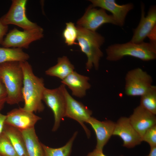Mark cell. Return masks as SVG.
<instances>
[{"mask_svg":"<svg viewBox=\"0 0 156 156\" xmlns=\"http://www.w3.org/2000/svg\"><path fill=\"white\" fill-rule=\"evenodd\" d=\"M129 118L130 123L142 139L146 131L156 124L155 115L140 105L134 109Z\"/></svg>","mask_w":156,"mask_h":156,"instance_id":"obj_14","label":"cell"},{"mask_svg":"<svg viewBox=\"0 0 156 156\" xmlns=\"http://www.w3.org/2000/svg\"><path fill=\"white\" fill-rule=\"evenodd\" d=\"M87 123L92 127L96 135V148L103 151L104 146L113 135L115 122L110 120L101 121L91 117Z\"/></svg>","mask_w":156,"mask_h":156,"instance_id":"obj_16","label":"cell"},{"mask_svg":"<svg viewBox=\"0 0 156 156\" xmlns=\"http://www.w3.org/2000/svg\"><path fill=\"white\" fill-rule=\"evenodd\" d=\"M156 26L150 32L147 36L150 39V41L156 42Z\"/></svg>","mask_w":156,"mask_h":156,"instance_id":"obj_31","label":"cell"},{"mask_svg":"<svg viewBox=\"0 0 156 156\" xmlns=\"http://www.w3.org/2000/svg\"><path fill=\"white\" fill-rule=\"evenodd\" d=\"M125 81V93L130 96H141L153 85L151 76L140 68L128 71Z\"/></svg>","mask_w":156,"mask_h":156,"instance_id":"obj_6","label":"cell"},{"mask_svg":"<svg viewBox=\"0 0 156 156\" xmlns=\"http://www.w3.org/2000/svg\"><path fill=\"white\" fill-rule=\"evenodd\" d=\"M65 94L66 101L65 117L74 119L81 125L84 130L87 136L90 137V131L84 124L88 122L91 118L92 111L82 103L73 98L66 88Z\"/></svg>","mask_w":156,"mask_h":156,"instance_id":"obj_10","label":"cell"},{"mask_svg":"<svg viewBox=\"0 0 156 156\" xmlns=\"http://www.w3.org/2000/svg\"><path fill=\"white\" fill-rule=\"evenodd\" d=\"M41 119L34 112L20 107L14 108L7 113L5 124L21 131L34 127L36 122Z\"/></svg>","mask_w":156,"mask_h":156,"instance_id":"obj_11","label":"cell"},{"mask_svg":"<svg viewBox=\"0 0 156 156\" xmlns=\"http://www.w3.org/2000/svg\"><path fill=\"white\" fill-rule=\"evenodd\" d=\"M147 156H156V146L151 148L150 153Z\"/></svg>","mask_w":156,"mask_h":156,"instance_id":"obj_32","label":"cell"},{"mask_svg":"<svg viewBox=\"0 0 156 156\" xmlns=\"http://www.w3.org/2000/svg\"><path fill=\"white\" fill-rule=\"evenodd\" d=\"M87 156H106L103 153V151H101L95 148L92 152L88 153ZM120 156H124L121 155Z\"/></svg>","mask_w":156,"mask_h":156,"instance_id":"obj_29","label":"cell"},{"mask_svg":"<svg viewBox=\"0 0 156 156\" xmlns=\"http://www.w3.org/2000/svg\"><path fill=\"white\" fill-rule=\"evenodd\" d=\"M113 135L119 137L123 141V146L132 148L142 142L141 137L130 122L129 118L122 117L115 122Z\"/></svg>","mask_w":156,"mask_h":156,"instance_id":"obj_13","label":"cell"},{"mask_svg":"<svg viewBox=\"0 0 156 156\" xmlns=\"http://www.w3.org/2000/svg\"><path fill=\"white\" fill-rule=\"evenodd\" d=\"M77 134L75 132L69 141L63 146L53 148L42 143L44 156H70L73 141Z\"/></svg>","mask_w":156,"mask_h":156,"instance_id":"obj_23","label":"cell"},{"mask_svg":"<svg viewBox=\"0 0 156 156\" xmlns=\"http://www.w3.org/2000/svg\"><path fill=\"white\" fill-rule=\"evenodd\" d=\"M43 32L41 27L23 31L14 28L6 34L1 45L4 47L27 49L31 43L43 37Z\"/></svg>","mask_w":156,"mask_h":156,"instance_id":"obj_8","label":"cell"},{"mask_svg":"<svg viewBox=\"0 0 156 156\" xmlns=\"http://www.w3.org/2000/svg\"><path fill=\"white\" fill-rule=\"evenodd\" d=\"M0 77L7 92L6 103L12 105L23 101V75L20 62H11L0 64Z\"/></svg>","mask_w":156,"mask_h":156,"instance_id":"obj_3","label":"cell"},{"mask_svg":"<svg viewBox=\"0 0 156 156\" xmlns=\"http://www.w3.org/2000/svg\"><path fill=\"white\" fill-rule=\"evenodd\" d=\"M0 156H1L0 155Z\"/></svg>","mask_w":156,"mask_h":156,"instance_id":"obj_34","label":"cell"},{"mask_svg":"<svg viewBox=\"0 0 156 156\" xmlns=\"http://www.w3.org/2000/svg\"><path fill=\"white\" fill-rule=\"evenodd\" d=\"M140 96V105L156 115V86L152 85Z\"/></svg>","mask_w":156,"mask_h":156,"instance_id":"obj_22","label":"cell"},{"mask_svg":"<svg viewBox=\"0 0 156 156\" xmlns=\"http://www.w3.org/2000/svg\"><path fill=\"white\" fill-rule=\"evenodd\" d=\"M29 57L22 49L0 47V64L11 62H24L27 61Z\"/></svg>","mask_w":156,"mask_h":156,"instance_id":"obj_21","label":"cell"},{"mask_svg":"<svg viewBox=\"0 0 156 156\" xmlns=\"http://www.w3.org/2000/svg\"><path fill=\"white\" fill-rule=\"evenodd\" d=\"M76 27L78 31L77 44L87 57L86 69L89 71L94 67L98 70L100 60L103 55L101 47L105 42V38L96 31L77 26Z\"/></svg>","mask_w":156,"mask_h":156,"instance_id":"obj_4","label":"cell"},{"mask_svg":"<svg viewBox=\"0 0 156 156\" xmlns=\"http://www.w3.org/2000/svg\"><path fill=\"white\" fill-rule=\"evenodd\" d=\"M109 23L118 26L116 20L112 15L107 14L102 8L98 9L90 5L83 16L77 22V26L94 31L102 25Z\"/></svg>","mask_w":156,"mask_h":156,"instance_id":"obj_9","label":"cell"},{"mask_svg":"<svg viewBox=\"0 0 156 156\" xmlns=\"http://www.w3.org/2000/svg\"><path fill=\"white\" fill-rule=\"evenodd\" d=\"M0 155L18 156L9 139L3 131L0 134Z\"/></svg>","mask_w":156,"mask_h":156,"instance_id":"obj_24","label":"cell"},{"mask_svg":"<svg viewBox=\"0 0 156 156\" xmlns=\"http://www.w3.org/2000/svg\"><path fill=\"white\" fill-rule=\"evenodd\" d=\"M74 67L66 56L59 57L57 64L47 70L45 74L56 77L62 80L74 71Z\"/></svg>","mask_w":156,"mask_h":156,"instance_id":"obj_20","label":"cell"},{"mask_svg":"<svg viewBox=\"0 0 156 156\" xmlns=\"http://www.w3.org/2000/svg\"><path fill=\"white\" fill-rule=\"evenodd\" d=\"M3 131L9 139L18 156H27L21 131L14 127L5 124Z\"/></svg>","mask_w":156,"mask_h":156,"instance_id":"obj_19","label":"cell"},{"mask_svg":"<svg viewBox=\"0 0 156 156\" xmlns=\"http://www.w3.org/2000/svg\"><path fill=\"white\" fill-rule=\"evenodd\" d=\"M144 5H141V19L137 27L133 31V35L130 42L137 44L144 42V39L156 26V6H151L147 15L145 16Z\"/></svg>","mask_w":156,"mask_h":156,"instance_id":"obj_12","label":"cell"},{"mask_svg":"<svg viewBox=\"0 0 156 156\" xmlns=\"http://www.w3.org/2000/svg\"><path fill=\"white\" fill-rule=\"evenodd\" d=\"M21 131L25 142L27 156H44L42 143L38 139L34 127Z\"/></svg>","mask_w":156,"mask_h":156,"instance_id":"obj_18","label":"cell"},{"mask_svg":"<svg viewBox=\"0 0 156 156\" xmlns=\"http://www.w3.org/2000/svg\"><path fill=\"white\" fill-rule=\"evenodd\" d=\"M1 79H0V81H1Z\"/></svg>","mask_w":156,"mask_h":156,"instance_id":"obj_33","label":"cell"},{"mask_svg":"<svg viewBox=\"0 0 156 156\" xmlns=\"http://www.w3.org/2000/svg\"><path fill=\"white\" fill-rule=\"evenodd\" d=\"M92 5L99 7L110 12L117 21L118 26L122 27L125 24L128 13L134 8L133 4L129 3L119 5L114 0H90Z\"/></svg>","mask_w":156,"mask_h":156,"instance_id":"obj_15","label":"cell"},{"mask_svg":"<svg viewBox=\"0 0 156 156\" xmlns=\"http://www.w3.org/2000/svg\"><path fill=\"white\" fill-rule=\"evenodd\" d=\"M77 34V27L74 23L71 22L66 23V27L63 31L62 35L65 42L67 45L77 44V43L75 42Z\"/></svg>","mask_w":156,"mask_h":156,"instance_id":"obj_25","label":"cell"},{"mask_svg":"<svg viewBox=\"0 0 156 156\" xmlns=\"http://www.w3.org/2000/svg\"><path fill=\"white\" fill-rule=\"evenodd\" d=\"M89 80L88 77L74 71L62 80L61 82L71 90L73 95L82 98L85 96L86 91L91 87Z\"/></svg>","mask_w":156,"mask_h":156,"instance_id":"obj_17","label":"cell"},{"mask_svg":"<svg viewBox=\"0 0 156 156\" xmlns=\"http://www.w3.org/2000/svg\"><path fill=\"white\" fill-rule=\"evenodd\" d=\"M8 30V25H4L2 22L0 18V45L3 40L4 36L6 35Z\"/></svg>","mask_w":156,"mask_h":156,"instance_id":"obj_28","label":"cell"},{"mask_svg":"<svg viewBox=\"0 0 156 156\" xmlns=\"http://www.w3.org/2000/svg\"><path fill=\"white\" fill-rule=\"evenodd\" d=\"M106 59L117 61L127 56L137 58L144 61L156 58V42H143L138 44L130 42L116 43L109 46L106 49Z\"/></svg>","mask_w":156,"mask_h":156,"instance_id":"obj_2","label":"cell"},{"mask_svg":"<svg viewBox=\"0 0 156 156\" xmlns=\"http://www.w3.org/2000/svg\"><path fill=\"white\" fill-rule=\"evenodd\" d=\"M0 110V134L3 131L5 121L6 118V115L3 114Z\"/></svg>","mask_w":156,"mask_h":156,"instance_id":"obj_30","label":"cell"},{"mask_svg":"<svg viewBox=\"0 0 156 156\" xmlns=\"http://www.w3.org/2000/svg\"><path fill=\"white\" fill-rule=\"evenodd\" d=\"M65 86L63 84L53 89L45 88L42 96V101L52 111L54 122L52 131H56L61 121L65 117L66 101L65 94Z\"/></svg>","mask_w":156,"mask_h":156,"instance_id":"obj_5","label":"cell"},{"mask_svg":"<svg viewBox=\"0 0 156 156\" xmlns=\"http://www.w3.org/2000/svg\"><path fill=\"white\" fill-rule=\"evenodd\" d=\"M7 94L5 87L1 80L0 81V110L3 108L6 103Z\"/></svg>","mask_w":156,"mask_h":156,"instance_id":"obj_27","label":"cell"},{"mask_svg":"<svg viewBox=\"0 0 156 156\" xmlns=\"http://www.w3.org/2000/svg\"><path fill=\"white\" fill-rule=\"evenodd\" d=\"M142 140L148 143L151 148L156 146V125L146 131L142 138Z\"/></svg>","mask_w":156,"mask_h":156,"instance_id":"obj_26","label":"cell"},{"mask_svg":"<svg viewBox=\"0 0 156 156\" xmlns=\"http://www.w3.org/2000/svg\"><path fill=\"white\" fill-rule=\"evenodd\" d=\"M26 0H13L8 12L0 18L6 25H14L23 30L37 29L40 27L30 21L26 14Z\"/></svg>","mask_w":156,"mask_h":156,"instance_id":"obj_7","label":"cell"},{"mask_svg":"<svg viewBox=\"0 0 156 156\" xmlns=\"http://www.w3.org/2000/svg\"><path fill=\"white\" fill-rule=\"evenodd\" d=\"M20 62L23 75L22 94L24 104L22 108L34 113L42 112L44 108L42 103L45 88L44 80L35 75L27 61Z\"/></svg>","mask_w":156,"mask_h":156,"instance_id":"obj_1","label":"cell"}]
</instances>
